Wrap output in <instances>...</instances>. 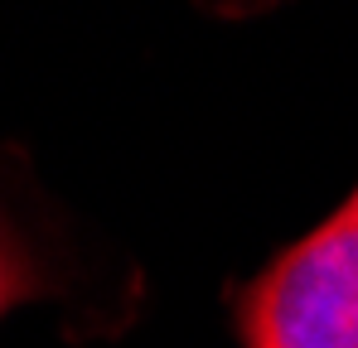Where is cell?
Returning a JSON list of instances; mask_svg holds the SVG:
<instances>
[{"mask_svg": "<svg viewBox=\"0 0 358 348\" xmlns=\"http://www.w3.org/2000/svg\"><path fill=\"white\" fill-rule=\"evenodd\" d=\"M247 348H358V189L242 295Z\"/></svg>", "mask_w": 358, "mask_h": 348, "instance_id": "6da1fadb", "label": "cell"}, {"mask_svg": "<svg viewBox=\"0 0 358 348\" xmlns=\"http://www.w3.org/2000/svg\"><path fill=\"white\" fill-rule=\"evenodd\" d=\"M39 290H44L39 266H34L29 252L15 242V232L0 223V319H5L20 300H29V295H39Z\"/></svg>", "mask_w": 358, "mask_h": 348, "instance_id": "7a4b0ae2", "label": "cell"}]
</instances>
